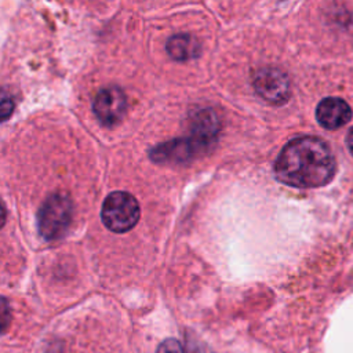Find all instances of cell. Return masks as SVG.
Here are the masks:
<instances>
[{"instance_id": "obj_5", "label": "cell", "mask_w": 353, "mask_h": 353, "mask_svg": "<svg viewBox=\"0 0 353 353\" xmlns=\"http://www.w3.org/2000/svg\"><path fill=\"white\" fill-rule=\"evenodd\" d=\"M97 119L105 125H114L125 114L127 98L117 87H108L101 90L92 103Z\"/></svg>"}, {"instance_id": "obj_12", "label": "cell", "mask_w": 353, "mask_h": 353, "mask_svg": "<svg viewBox=\"0 0 353 353\" xmlns=\"http://www.w3.org/2000/svg\"><path fill=\"white\" fill-rule=\"evenodd\" d=\"M4 222H6V208L0 201V228L4 225Z\"/></svg>"}, {"instance_id": "obj_8", "label": "cell", "mask_w": 353, "mask_h": 353, "mask_svg": "<svg viewBox=\"0 0 353 353\" xmlns=\"http://www.w3.org/2000/svg\"><path fill=\"white\" fill-rule=\"evenodd\" d=\"M12 110H14L12 95L7 90L0 88V121L8 119Z\"/></svg>"}, {"instance_id": "obj_6", "label": "cell", "mask_w": 353, "mask_h": 353, "mask_svg": "<svg viewBox=\"0 0 353 353\" xmlns=\"http://www.w3.org/2000/svg\"><path fill=\"white\" fill-rule=\"evenodd\" d=\"M316 119L321 127L327 130H336L350 121L352 109L343 99L330 97L317 105Z\"/></svg>"}, {"instance_id": "obj_9", "label": "cell", "mask_w": 353, "mask_h": 353, "mask_svg": "<svg viewBox=\"0 0 353 353\" xmlns=\"http://www.w3.org/2000/svg\"><path fill=\"white\" fill-rule=\"evenodd\" d=\"M11 321V309L6 298H0V335L8 328Z\"/></svg>"}, {"instance_id": "obj_1", "label": "cell", "mask_w": 353, "mask_h": 353, "mask_svg": "<svg viewBox=\"0 0 353 353\" xmlns=\"http://www.w3.org/2000/svg\"><path fill=\"white\" fill-rule=\"evenodd\" d=\"M335 170L336 163L330 146L312 135L290 141L274 163V174L280 182L302 189L327 185Z\"/></svg>"}, {"instance_id": "obj_10", "label": "cell", "mask_w": 353, "mask_h": 353, "mask_svg": "<svg viewBox=\"0 0 353 353\" xmlns=\"http://www.w3.org/2000/svg\"><path fill=\"white\" fill-rule=\"evenodd\" d=\"M156 353H183V347L179 341L174 338H167L159 345Z\"/></svg>"}, {"instance_id": "obj_11", "label": "cell", "mask_w": 353, "mask_h": 353, "mask_svg": "<svg viewBox=\"0 0 353 353\" xmlns=\"http://www.w3.org/2000/svg\"><path fill=\"white\" fill-rule=\"evenodd\" d=\"M346 145H347V149L350 150V153L353 154V127L349 130V132L346 135Z\"/></svg>"}, {"instance_id": "obj_7", "label": "cell", "mask_w": 353, "mask_h": 353, "mask_svg": "<svg viewBox=\"0 0 353 353\" xmlns=\"http://www.w3.org/2000/svg\"><path fill=\"white\" fill-rule=\"evenodd\" d=\"M200 43L188 33H178L168 39L167 52L176 61H188L200 55Z\"/></svg>"}, {"instance_id": "obj_4", "label": "cell", "mask_w": 353, "mask_h": 353, "mask_svg": "<svg viewBox=\"0 0 353 353\" xmlns=\"http://www.w3.org/2000/svg\"><path fill=\"white\" fill-rule=\"evenodd\" d=\"M256 94L273 105H281L290 98V81L281 70L276 68H263L254 77Z\"/></svg>"}, {"instance_id": "obj_2", "label": "cell", "mask_w": 353, "mask_h": 353, "mask_svg": "<svg viewBox=\"0 0 353 353\" xmlns=\"http://www.w3.org/2000/svg\"><path fill=\"white\" fill-rule=\"evenodd\" d=\"M139 214L137 199L127 192L110 193L105 199L101 211L105 226L116 233H124L132 229L139 219Z\"/></svg>"}, {"instance_id": "obj_3", "label": "cell", "mask_w": 353, "mask_h": 353, "mask_svg": "<svg viewBox=\"0 0 353 353\" xmlns=\"http://www.w3.org/2000/svg\"><path fill=\"white\" fill-rule=\"evenodd\" d=\"M73 215V205L65 194L50 196L40 207L37 215V225L40 234L47 240H55L63 236L70 225Z\"/></svg>"}, {"instance_id": "obj_13", "label": "cell", "mask_w": 353, "mask_h": 353, "mask_svg": "<svg viewBox=\"0 0 353 353\" xmlns=\"http://www.w3.org/2000/svg\"><path fill=\"white\" fill-rule=\"evenodd\" d=\"M188 353H203V350H201L199 346H196V345H192V346H189V349H188Z\"/></svg>"}]
</instances>
